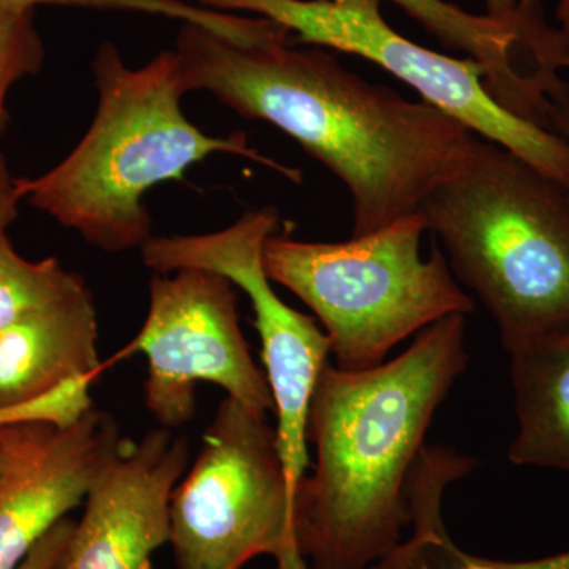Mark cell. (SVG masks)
Wrapping results in <instances>:
<instances>
[{
    "label": "cell",
    "instance_id": "277c9868",
    "mask_svg": "<svg viewBox=\"0 0 569 569\" xmlns=\"http://www.w3.org/2000/svg\"><path fill=\"white\" fill-rule=\"evenodd\" d=\"M419 212L507 350L569 329V198L559 182L477 134Z\"/></svg>",
    "mask_w": 569,
    "mask_h": 569
},
{
    "label": "cell",
    "instance_id": "8fae6325",
    "mask_svg": "<svg viewBox=\"0 0 569 569\" xmlns=\"http://www.w3.org/2000/svg\"><path fill=\"white\" fill-rule=\"evenodd\" d=\"M126 443L114 417L96 407L66 429L29 426L0 479V569L20 567L80 507Z\"/></svg>",
    "mask_w": 569,
    "mask_h": 569
},
{
    "label": "cell",
    "instance_id": "9a60e30c",
    "mask_svg": "<svg viewBox=\"0 0 569 569\" xmlns=\"http://www.w3.org/2000/svg\"><path fill=\"white\" fill-rule=\"evenodd\" d=\"M84 279L56 258L26 260L0 234V332L88 293Z\"/></svg>",
    "mask_w": 569,
    "mask_h": 569
},
{
    "label": "cell",
    "instance_id": "d6986e66",
    "mask_svg": "<svg viewBox=\"0 0 569 569\" xmlns=\"http://www.w3.org/2000/svg\"><path fill=\"white\" fill-rule=\"evenodd\" d=\"M21 203L18 178L11 174L6 156L0 151V234H6L10 224L18 219Z\"/></svg>",
    "mask_w": 569,
    "mask_h": 569
},
{
    "label": "cell",
    "instance_id": "4fadbf2b",
    "mask_svg": "<svg viewBox=\"0 0 569 569\" xmlns=\"http://www.w3.org/2000/svg\"><path fill=\"white\" fill-rule=\"evenodd\" d=\"M99 321L91 290L0 332V411L66 387L99 380Z\"/></svg>",
    "mask_w": 569,
    "mask_h": 569
},
{
    "label": "cell",
    "instance_id": "44dd1931",
    "mask_svg": "<svg viewBox=\"0 0 569 569\" xmlns=\"http://www.w3.org/2000/svg\"><path fill=\"white\" fill-rule=\"evenodd\" d=\"M29 426L31 425L0 427V479L20 449Z\"/></svg>",
    "mask_w": 569,
    "mask_h": 569
},
{
    "label": "cell",
    "instance_id": "9c48e42d",
    "mask_svg": "<svg viewBox=\"0 0 569 569\" xmlns=\"http://www.w3.org/2000/svg\"><path fill=\"white\" fill-rule=\"evenodd\" d=\"M234 288L227 277L206 269L153 274L140 332L103 362L108 369L133 355L148 359L144 403L163 429L192 421L198 383L222 388L254 413L274 411L268 380L239 323Z\"/></svg>",
    "mask_w": 569,
    "mask_h": 569
},
{
    "label": "cell",
    "instance_id": "30bf717a",
    "mask_svg": "<svg viewBox=\"0 0 569 569\" xmlns=\"http://www.w3.org/2000/svg\"><path fill=\"white\" fill-rule=\"evenodd\" d=\"M189 458L187 438L163 427L127 441L89 490L61 569H152L170 542L171 497Z\"/></svg>",
    "mask_w": 569,
    "mask_h": 569
},
{
    "label": "cell",
    "instance_id": "e0dca14e",
    "mask_svg": "<svg viewBox=\"0 0 569 569\" xmlns=\"http://www.w3.org/2000/svg\"><path fill=\"white\" fill-rule=\"evenodd\" d=\"M17 6H62L77 9L133 11V13L156 14L181 21L182 24H193L206 31L222 32L227 18L220 11L193 6L183 0H2Z\"/></svg>",
    "mask_w": 569,
    "mask_h": 569
},
{
    "label": "cell",
    "instance_id": "6da1fadb",
    "mask_svg": "<svg viewBox=\"0 0 569 569\" xmlns=\"http://www.w3.org/2000/svg\"><path fill=\"white\" fill-rule=\"evenodd\" d=\"M238 44L182 24L174 59L183 91L272 123L343 182L353 233L421 211L466 159L475 134L433 104L403 99L346 69L323 48Z\"/></svg>",
    "mask_w": 569,
    "mask_h": 569
},
{
    "label": "cell",
    "instance_id": "5b68a950",
    "mask_svg": "<svg viewBox=\"0 0 569 569\" xmlns=\"http://www.w3.org/2000/svg\"><path fill=\"white\" fill-rule=\"evenodd\" d=\"M426 231L418 212L342 242L272 234L263 249L264 271L316 313L337 367L370 369L415 332L475 310L438 247L422 258Z\"/></svg>",
    "mask_w": 569,
    "mask_h": 569
},
{
    "label": "cell",
    "instance_id": "8992f818",
    "mask_svg": "<svg viewBox=\"0 0 569 569\" xmlns=\"http://www.w3.org/2000/svg\"><path fill=\"white\" fill-rule=\"evenodd\" d=\"M178 569H241L258 556L309 569L296 545L293 500L274 427L224 397L170 503Z\"/></svg>",
    "mask_w": 569,
    "mask_h": 569
},
{
    "label": "cell",
    "instance_id": "7a4b0ae2",
    "mask_svg": "<svg viewBox=\"0 0 569 569\" xmlns=\"http://www.w3.org/2000/svg\"><path fill=\"white\" fill-rule=\"evenodd\" d=\"M466 316L370 369L328 365L309 411L317 467L296 490V545L312 569H367L399 548L433 415L467 369Z\"/></svg>",
    "mask_w": 569,
    "mask_h": 569
},
{
    "label": "cell",
    "instance_id": "7402d4cb",
    "mask_svg": "<svg viewBox=\"0 0 569 569\" xmlns=\"http://www.w3.org/2000/svg\"><path fill=\"white\" fill-rule=\"evenodd\" d=\"M530 0H485L488 17L498 21H516L522 17Z\"/></svg>",
    "mask_w": 569,
    "mask_h": 569
},
{
    "label": "cell",
    "instance_id": "2e32d148",
    "mask_svg": "<svg viewBox=\"0 0 569 569\" xmlns=\"http://www.w3.org/2000/svg\"><path fill=\"white\" fill-rule=\"evenodd\" d=\"M44 47L36 24L33 7L0 0V140L9 123L7 99L11 88L39 73Z\"/></svg>",
    "mask_w": 569,
    "mask_h": 569
},
{
    "label": "cell",
    "instance_id": "cb8c5ba5",
    "mask_svg": "<svg viewBox=\"0 0 569 569\" xmlns=\"http://www.w3.org/2000/svg\"><path fill=\"white\" fill-rule=\"evenodd\" d=\"M557 20L560 22L559 31L569 43V0H559L557 7Z\"/></svg>",
    "mask_w": 569,
    "mask_h": 569
},
{
    "label": "cell",
    "instance_id": "603a6c76",
    "mask_svg": "<svg viewBox=\"0 0 569 569\" xmlns=\"http://www.w3.org/2000/svg\"><path fill=\"white\" fill-rule=\"evenodd\" d=\"M498 569H569V552L548 559L523 561V563L501 565Z\"/></svg>",
    "mask_w": 569,
    "mask_h": 569
},
{
    "label": "cell",
    "instance_id": "7c38bea8",
    "mask_svg": "<svg viewBox=\"0 0 569 569\" xmlns=\"http://www.w3.org/2000/svg\"><path fill=\"white\" fill-rule=\"evenodd\" d=\"M413 18L438 43L482 63L486 84L498 103L535 123L548 108V70L557 50V32L531 0L516 21L468 13L447 0H389Z\"/></svg>",
    "mask_w": 569,
    "mask_h": 569
},
{
    "label": "cell",
    "instance_id": "5bb4252c",
    "mask_svg": "<svg viewBox=\"0 0 569 569\" xmlns=\"http://www.w3.org/2000/svg\"><path fill=\"white\" fill-rule=\"evenodd\" d=\"M508 353L519 422L509 462L569 471V329L527 340Z\"/></svg>",
    "mask_w": 569,
    "mask_h": 569
},
{
    "label": "cell",
    "instance_id": "ac0fdd59",
    "mask_svg": "<svg viewBox=\"0 0 569 569\" xmlns=\"http://www.w3.org/2000/svg\"><path fill=\"white\" fill-rule=\"evenodd\" d=\"M73 529V520H61L17 569H61Z\"/></svg>",
    "mask_w": 569,
    "mask_h": 569
},
{
    "label": "cell",
    "instance_id": "52a82bcc",
    "mask_svg": "<svg viewBox=\"0 0 569 569\" xmlns=\"http://www.w3.org/2000/svg\"><path fill=\"white\" fill-rule=\"evenodd\" d=\"M208 9L250 11L287 29L293 44L328 48L376 63L419 99L508 149L561 187L569 186V142L516 116L486 84L485 66L415 43L381 13V0H200Z\"/></svg>",
    "mask_w": 569,
    "mask_h": 569
},
{
    "label": "cell",
    "instance_id": "3957f363",
    "mask_svg": "<svg viewBox=\"0 0 569 569\" xmlns=\"http://www.w3.org/2000/svg\"><path fill=\"white\" fill-rule=\"evenodd\" d=\"M99 92L88 133L39 178H18L22 203L77 231L107 253L130 252L152 238L144 194L173 181L213 153H233L279 171L301 174L250 148L244 133L211 137L183 114L174 52L163 51L141 69L123 63L110 41L92 61Z\"/></svg>",
    "mask_w": 569,
    "mask_h": 569
},
{
    "label": "cell",
    "instance_id": "ffe728a7",
    "mask_svg": "<svg viewBox=\"0 0 569 569\" xmlns=\"http://www.w3.org/2000/svg\"><path fill=\"white\" fill-rule=\"evenodd\" d=\"M548 129L569 142V82L560 80L549 93ZM569 198V186L567 187Z\"/></svg>",
    "mask_w": 569,
    "mask_h": 569
},
{
    "label": "cell",
    "instance_id": "d4e9b609",
    "mask_svg": "<svg viewBox=\"0 0 569 569\" xmlns=\"http://www.w3.org/2000/svg\"><path fill=\"white\" fill-rule=\"evenodd\" d=\"M568 69H569V66H568Z\"/></svg>",
    "mask_w": 569,
    "mask_h": 569
},
{
    "label": "cell",
    "instance_id": "ba28073f",
    "mask_svg": "<svg viewBox=\"0 0 569 569\" xmlns=\"http://www.w3.org/2000/svg\"><path fill=\"white\" fill-rule=\"evenodd\" d=\"M277 223L274 209L247 212L216 233L152 236L141 254L142 263L156 274L206 269L227 277L249 296L264 376L274 400L277 443L295 507L296 490L309 467L310 403L328 366L331 343L312 318L284 305L266 274L263 249Z\"/></svg>",
    "mask_w": 569,
    "mask_h": 569
}]
</instances>
